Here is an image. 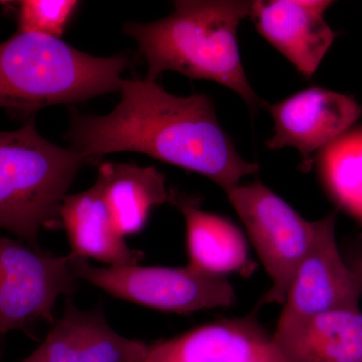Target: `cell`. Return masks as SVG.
<instances>
[{
  "label": "cell",
  "mask_w": 362,
  "mask_h": 362,
  "mask_svg": "<svg viewBox=\"0 0 362 362\" xmlns=\"http://www.w3.org/2000/svg\"><path fill=\"white\" fill-rule=\"evenodd\" d=\"M120 92L107 115L71 111L66 139L93 164L107 154L139 152L206 176L226 194L259 170L238 153L206 95L175 96L147 78H123Z\"/></svg>",
  "instance_id": "1"
},
{
  "label": "cell",
  "mask_w": 362,
  "mask_h": 362,
  "mask_svg": "<svg viewBox=\"0 0 362 362\" xmlns=\"http://www.w3.org/2000/svg\"><path fill=\"white\" fill-rule=\"evenodd\" d=\"M252 1L180 0L168 18L124 30L133 37L148 65L147 80L156 82L165 71L190 78L213 81L233 90L254 113L269 104L247 81L238 44L240 21L250 16Z\"/></svg>",
  "instance_id": "2"
},
{
  "label": "cell",
  "mask_w": 362,
  "mask_h": 362,
  "mask_svg": "<svg viewBox=\"0 0 362 362\" xmlns=\"http://www.w3.org/2000/svg\"><path fill=\"white\" fill-rule=\"evenodd\" d=\"M126 54L99 58L56 37L16 32L0 44V108L20 115L120 90Z\"/></svg>",
  "instance_id": "3"
},
{
  "label": "cell",
  "mask_w": 362,
  "mask_h": 362,
  "mask_svg": "<svg viewBox=\"0 0 362 362\" xmlns=\"http://www.w3.org/2000/svg\"><path fill=\"white\" fill-rule=\"evenodd\" d=\"M93 164L74 149L47 141L35 115L0 132V228L40 249L42 228L62 226L59 211L81 168Z\"/></svg>",
  "instance_id": "4"
},
{
  "label": "cell",
  "mask_w": 362,
  "mask_h": 362,
  "mask_svg": "<svg viewBox=\"0 0 362 362\" xmlns=\"http://www.w3.org/2000/svg\"><path fill=\"white\" fill-rule=\"evenodd\" d=\"M70 256L78 279L130 303L182 315L230 308L235 303V288L226 277L188 265L97 267L88 259Z\"/></svg>",
  "instance_id": "5"
},
{
  "label": "cell",
  "mask_w": 362,
  "mask_h": 362,
  "mask_svg": "<svg viewBox=\"0 0 362 362\" xmlns=\"http://www.w3.org/2000/svg\"><path fill=\"white\" fill-rule=\"evenodd\" d=\"M271 279L261 304H284L293 276L310 249L317 221L298 211L259 180L226 194Z\"/></svg>",
  "instance_id": "6"
},
{
  "label": "cell",
  "mask_w": 362,
  "mask_h": 362,
  "mask_svg": "<svg viewBox=\"0 0 362 362\" xmlns=\"http://www.w3.org/2000/svg\"><path fill=\"white\" fill-rule=\"evenodd\" d=\"M78 280L70 255L56 256L0 238V335L52 322L54 305L75 293Z\"/></svg>",
  "instance_id": "7"
},
{
  "label": "cell",
  "mask_w": 362,
  "mask_h": 362,
  "mask_svg": "<svg viewBox=\"0 0 362 362\" xmlns=\"http://www.w3.org/2000/svg\"><path fill=\"white\" fill-rule=\"evenodd\" d=\"M337 213L317 221L310 249L289 286L273 337L297 330L312 317L341 309L361 310L362 286L342 256L337 239Z\"/></svg>",
  "instance_id": "8"
},
{
  "label": "cell",
  "mask_w": 362,
  "mask_h": 362,
  "mask_svg": "<svg viewBox=\"0 0 362 362\" xmlns=\"http://www.w3.org/2000/svg\"><path fill=\"white\" fill-rule=\"evenodd\" d=\"M274 135L267 140L270 149L293 147L301 156L304 171L310 170L314 154L351 129L362 107L354 97L320 87L300 90L275 105L269 104Z\"/></svg>",
  "instance_id": "9"
},
{
  "label": "cell",
  "mask_w": 362,
  "mask_h": 362,
  "mask_svg": "<svg viewBox=\"0 0 362 362\" xmlns=\"http://www.w3.org/2000/svg\"><path fill=\"white\" fill-rule=\"evenodd\" d=\"M256 313L220 319L153 343L143 362H292Z\"/></svg>",
  "instance_id": "10"
},
{
  "label": "cell",
  "mask_w": 362,
  "mask_h": 362,
  "mask_svg": "<svg viewBox=\"0 0 362 362\" xmlns=\"http://www.w3.org/2000/svg\"><path fill=\"white\" fill-rule=\"evenodd\" d=\"M327 0H258L252 2V23L262 37L304 77L311 78L337 37L326 23Z\"/></svg>",
  "instance_id": "11"
},
{
  "label": "cell",
  "mask_w": 362,
  "mask_h": 362,
  "mask_svg": "<svg viewBox=\"0 0 362 362\" xmlns=\"http://www.w3.org/2000/svg\"><path fill=\"white\" fill-rule=\"evenodd\" d=\"M148 349L116 332L101 309L82 310L68 299L44 341L21 362H143Z\"/></svg>",
  "instance_id": "12"
},
{
  "label": "cell",
  "mask_w": 362,
  "mask_h": 362,
  "mask_svg": "<svg viewBox=\"0 0 362 362\" xmlns=\"http://www.w3.org/2000/svg\"><path fill=\"white\" fill-rule=\"evenodd\" d=\"M173 206L185 221L188 266L209 275L240 274L249 276L255 265L244 233L228 218L209 213L197 197L170 189Z\"/></svg>",
  "instance_id": "13"
},
{
  "label": "cell",
  "mask_w": 362,
  "mask_h": 362,
  "mask_svg": "<svg viewBox=\"0 0 362 362\" xmlns=\"http://www.w3.org/2000/svg\"><path fill=\"white\" fill-rule=\"evenodd\" d=\"M59 218L68 235L71 256L96 259L107 267L138 265L143 259V252L131 249L116 230L98 178L89 189L66 195Z\"/></svg>",
  "instance_id": "14"
},
{
  "label": "cell",
  "mask_w": 362,
  "mask_h": 362,
  "mask_svg": "<svg viewBox=\"0 0 362 362\" xmlns=\"http://www.w3.org/2000/svg\"><path fill=\"white\" fill-rule=\"evenodd\" d=\"M97 178L112 221L124 238L142 232L152 211L170 199L165 177L153 166L105 162Z\"/></svg>",
  "instance_id": "15"
},
{
  "label": "cell",
  "mask_w": 362,
  "mask_h": 362,
  "mask_svg": "<svg viewBox=\"0 0 362 362\" xmlns=\"http://www.w3.org/2000/svg\"><path fill=\"white\" fill-rule=\"evenodd\" d=\"M275 341L292 362H362L361 309L318 314Z\"/></svg>",
  "instance_id": "16"
},
{
  "label": "cell",
  "mask_w": 362,
  "mask_h": 362,
  "mask_svg": "<svg viewBox=\"0 0 362 362\" xmlns=\"http://www.w3.org/2000/svg\"><path fill=\"white\" fill-rule=\"evenodd\" d=\"M318 173L328 195L362 223V128L350 129L318 153Z\"/></svg>",
  "instance_id": "17"
},
{
  "label": "cell",
  "mask_w": 362,
  "mask_h": 362,
  "mask_svg": "<svg viewBox=\"0 0 362 362\" xmlns=\"http://www.w3.org/2000/svg\"><path fill=\"white\" fill-rule=\"evenodd\" d=\"M6 4L14 8L18 32L59 39L81 4L75 0H21Z\"/></svg>",
  "instance_id": "18"
},
{
  "label": "cell",
  "mask_w": 362,
  "mask_h": 362,
  "mask_svg": "<svg viewBox=\"0 0 362 362\" xmlns=\"http://www.w3.org/2000/svg\"><path fill=\"white\" fill-rule=\"evenodd\" d=\"M345 259H346L350 269L354 272L357 280L359 281V283H361L362 286V251H359L356 252V254L351 255L349 258H346V257H345Z\"/></svg>",
  "instance_id": "19"
}]
</instances>
